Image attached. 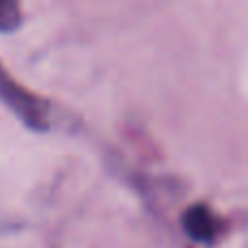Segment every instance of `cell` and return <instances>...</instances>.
Returning <instances> with one entry per match:
<instances>
[{
    "label": "cell",
    "instance_id": "obj_1",
    "mask_svg": "<svg viewBox=\"0 0 248 248\" xmlns=\"http://www.w3.org/2000/svg\"><path fill=\"white\" fill-rule=\"evenodd\" d=\"M0 103L13 113L29 131L46 133L50 131V107L35 92L26 90L16 77H11L0 61Z\"/></svg>",
    "mask_w": 248,
    "mask_h": 248
},
{
    "label": "cell",
    "instance_id": "obj_2",
    "mask_svg": "<svg viewBox=\"0 0 248 248\" xmlns=\"http://www.w3.org/2000/svg\"><path fill=\"white\" fill-rule=\"evenodd\" d=\"M183 227L194 240H211L216 235V218L207 207H192L183 216Z\"/></svg>",
    "mask_w": 248,
    "mask_h": 248
},
{
    "label": "cell",
    "instance_id": "obj_3",
    "mask_svg": "<svg viewBox=\"0 0 248 248\" xmlns=\"http://www.w3.org/2000/svg\"><path fill=\"white\" fill-rule=\"evenodd\" d=\"M22 7L16 0H0V33H11L22 24Z\"/></svg>",
    "mask_w": 248,
    "mask_h": 248
}]
</instances>
